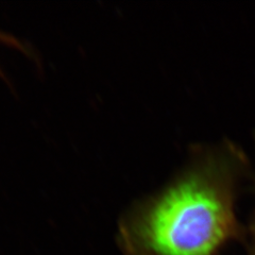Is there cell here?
<instances>
[{
    "instance_id": "cell-1",
    "label": "cell",
    "mask_w": 255,
    "mask_h": 255,
    "mask_svg": "<svg viewBox=\"0 0 255 255\" xmlns=\"http://www.w3.org/2000/svg\"><path fill=\"white\" fill-rule=\"evenodd\" d=\"M251 164L228 138L190 146L186 163L123 214L118 241L127 255H219L248 239L236 204Z\"/></svg>"
},
{
    "instance_id": "cell-3",
    "label": "cell",
    "mask_w": 255,
    "mask_h": 255,
    "mask_svg": "<svg viewBox=\"0 0 255 255\" xmlns=\"http://www.w3.org/2000/svg\"><path fill=\"white\" fill-rule=\"evenodd\" d=\"M255 179V178H254ZM254 188H255V180H254ZM248 228V233L250 234H255V212L252 214V217L250 219L249 226L247 227Z\"/></svg>"
},
{
    "instance_id": "cell-2",
    "label": "cell",
    "mask_w": 255,
    "mask_h": 255,
    "mask_svg": "<svg viewBox=\"0 0 255 255\" xmlns=\"http://www.w3.org/2000/svg\"><path fill=\"white\" fill-rule=\"evenodd\" d=\"M249 242L247 247H248L249 255H255V234H248Z\"/></svg>"
}]
</instances>
